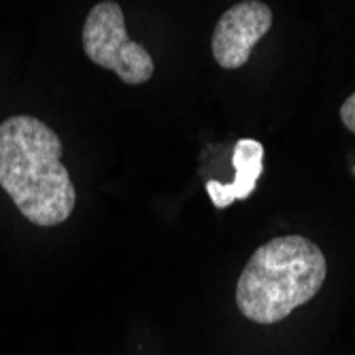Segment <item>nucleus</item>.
Listing matches in <instances>:
<instances>
[{
	"mask_svg": "<svg viewBox=\"0 0 355 355\" xmlns=\"http://www.w3.org/2000/svg\"><path fill=\"white\" fill-rule=\"evenodd\" d=\"M62 151L60 137L37 117L13 115L0 123V187L41 228L67 221L77 202Z\"/></svg>",
	"mask_w": 355,
	"mask_h": 355,
	"instance_id": "f257e3e1",
	"label": "nucleus"
},
{
	"mask_svg": "<svg viewBox=\"0 0 355 355\" xmlns=\"http://www.w3.org/2000/svg\"><path fill=\"white\" fill-rule=\"evenodd\" d=\"M328 275L326 255L300 234L257 247L236 281L239 311L253 324L272 326L311 302Z\"/></svg>",
	"mask_w": 355,
	"mask_h": 355,
	"instance_id": "f03ea898",
	"label": "nucleus"
},
{
	"mask_svg": "<svg viewBox=\"0 0 355 355\" xmlns=\"http://www.w3.org/2000/svg\"><path fill=\"white\" fill-rule=\"evenodd\" d=\"M83 51L96 67L113 71L128 85L147 83L155 71L151 53L128 37L123 11L113 0L89 11L83 26Z\"/></svg>",
	"mask_w": 355,
	"mask_h": 355,
	"instance_id": "7ed1b4c3",
	"label": "nucleus"
},
{
	"mask_svg": "<svg viewBox=\"0 0 355 355\" xmlns=\"http://www.w3.org/2000/svg\"><path fill=\"white\" fill-rule=\"evenodd\" d=\"M272 28V9L262 0H243L225 11L213 30V58L225 71L249 62L253 47Z\"/></svg>",
	"mask_w": 355,
	"mask_h": 355,
	"instance_id": "20e7f679",
	"label": "nucleus"
},
{
	"mask_svg": "<svg viewBox=\"0 0 355 355\" xmlns=\"http://www.w3.org/2000/svg\"><path fill=\"white\" fill-rule=\"evenodd\" d=\"M234 181L232 183H217L209 181L207 191L215 209H228L236 200H247L255 191L257 179L264 171V147L260 141L241 139L234 145Z\"/></svg>",
	"mask_w": 355,
	"mask_h": 355,
	"instance_id": "39448f33",
	"label": "nucleus"
},
{
	"mask_svg": "<svg viewBox=\"0 0 355 355\" xmlns=\"http://www.w3.org/2000/svg\"><path fill=\"white\" fill-rule=\"evenodd\" d=\"M340 119H343L347 130H351L355 135V92L343 103V107H340Z\"/></svg>",
	"mask_w": 355,
	"mask_h": 355,
	"instance_id": "423d86ee",
	"label": "nucleus"
}]
</instances>
